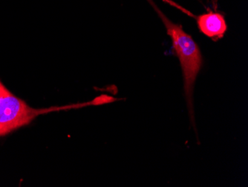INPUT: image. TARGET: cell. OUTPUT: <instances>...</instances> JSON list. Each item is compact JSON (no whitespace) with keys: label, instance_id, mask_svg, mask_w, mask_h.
Here are the masks:
<instances>
[{"label":"cell","instance_id":"cell-1","mask_svg":"<svg viewBox=\"0 0 248 187\" xmlns=\"http://www.w3.org/2000/svg\"><path fill=\"white\" fill-rule=\"evenodd\" d=\"M154 9L163 21L168 35L170 37L175 52L180 60L184 75V87L191 121L194 123L192 92L195 81L201 68L203 59L201 51L192 37L186 34L182 28L171 22L158 7L149 0Z\"/></svg>","mask_w":248,"mask_h":187},{"label":"cell","instance_id":"cell-2","mask_svg":"<svg viewBox=\"0 0 248 187\" xmlns=\"http://www.w3.org/2000/svg\"><path fill=\"white\" fill-rule=\"evenodd\" d=\"M100 105H103V99L98 96L85 103L36 109L14 95L0 80V136L8 135L21 127L29 125L40 115Z\"/></svg>","mask_w":248,"mask_h":187},{"label":"cell","instance_id":"cell-3","mask_svg":"<svg viewBox=\"0 0 248 187\" xmlns=\"http://www.w3.org/2000/svg\"><path fill=\"white\" fill-rule=\"evenodd\" d=\"M199 30L208 37L221 38L227 31V24L222 14L210 11L195 17Z\"/></svg>","mask_w":248,"mask_h":187}]
</instances>
